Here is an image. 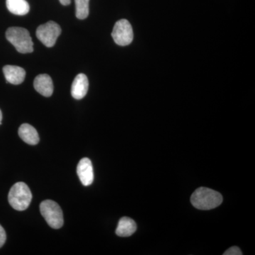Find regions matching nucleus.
Returning a JSON list of instances; mask_svg holds the SVG:
<instances>
[{
	"label": "nucleus",
	"mask_w": 255,
	"mask_h": 255,
	"mask_svg": "<svg viewBox=\"0 0 255 255\" xmlns=\"http://www.w3.org/2000/svg\"><path fill=\"white\" fill-rule=\"evenodd\" d=\"M192 205L199 210H211L222 204L223 196L218 191L206 187L196 189L191 197Z\"/></svg>",
	"instance_id": "nucleus-1"
},
{
	"label": "nucleus",
	"mask_w": 255,
	"mask_h": 255,
	"mask_svg": "<svg viewBox=\"0 0 255 255\" xmlns=\"http://www.w3.org/2000/svg\"><path fill=\"white\" fill-rule=\"evenodd\" d=\"M6 38L18 53H29L33 51V43L29 32L26 28L11 27L6 32Z\"/></svg>",
	"instance_id": "nucleus-2"
},
{
	"label": "nucleus",
	"mask_w": 255,
	"mask_h": 255,
	"mask_svg": "<svg viewBox=\"0 0 255 255\" xmlns=\"http://www.w3.org/2000/svg\"><path fill=\"white\" fill-rule=\"evenodd\" d=\"M8 200L13 209L16 211H24L31 204V191L25 183H16L10 189Z\"/></svg>",
	"instance_id": "nucleus-3"
},
{
	"label": "nucleus",
	"mask_w": 255,
	"mask_h": 255,
	"mask_svg": "<svg viewBox=\"0 0 255 255\" xmlns=\"http://www.w3.org/2000/svg\"><path fill=\"white\" fill-rule=\"evenodd\" d=\"M40 211L47 223L52 228L59 229L63 226V211L55 201H43L40 205Z\"/></svg>",
	"instance_id": "nucleus-4"
},
{
	"label": "nucleus",
	"mask_w": 255,
	"mask_h": 255,
	"mask_svg": "<svg viewBox=\"0 0 255 255\" xmlns=\"http://www.w3.org/2000/svg\"><path fill=\"white\" fill-rule=\"evenodd\" d=\"M61 31V28L58 23L50 21L38 26L36 36L44 46L50 48L54 46Z\"/></svg>",
	"instance_id": "nucleus-5"
},
{
	"label": "nucleus",
	"mask_w": 255,
	"mask_h": 255,
	"mask_svg": "<svg viewBox=\"0 0 255 255\" xmlns=\"http://www.w3.org/2000/svg\"><path fill=\"white\" fill-rule=\"evenodd\" d=\"M112 36L114 42L119 46L130 44L133 40V32L130 22L127 19L119 20L114 25Z\"/></svg>",
	"instance_id": "nucleus-6"
},
{
	"label": "nucleus",
	"mask_w": 255,
	"mask_h": 255,
	"mask_svg": "<svg viewBox=\"0 0 255 255\" xmlns=\"http://www.w3.org/2000/svg\"><path fill=\"white\" fill-rule=\"evenodd\" d=\"M77 173L84 186L91 185L94 181L93 166L91 160L87 157L82 158L78 164Z\"/></svg>",
	"instance_id": "nucleus-7"
},
{
	"label": "nucleus",
	"mask_w": 255,
	"mask_h": 255,
	"mask_svg": "<svg viewBox=\"0 0 255 255\" xmlns=\"http://www.w3.org/2000/svg\"><path fill=\"white\" fill-rule=\"evenodd\" d=\"M88 89V78L85 74H79L72 85L71 95L75 100H82L86 96Z\"/></svg>",
	"instance_id": "nucleus-8"
},
{
	"label": "nucleus",
	"mask_w": 255,
	"mask_h": 255,
	"mask_svg": "<svg viewBox=\"0 0 255 255\" xmlns=\"http://www.w3.org/2000/svg\"><path fill=\"white\" fill-rule=\"evenodd\" d=\"M35 90L44 97H49L53 95V80L47 74L38 75L33 82Z\"/></svg>",
	"instance_id": "nucleus-9"
},
{
	"label": "nucleus",
	"mask_w": 255,
	"mask_h": 255,
	"mask_svg": "<svg viewBox=\"0 0 255 255\" xmlns=\"http://www.w3.org/2000/svg\"><path fill=\"white\" fill-rule=\"evenodd\" d=\"M3 73L6 81L12 85H20L26 77L24 69L15 65H6L3 68Z\"/></svg>",
	"instance_id": "nucleus-10"
},
{
	"label": "nucleus",
	"mask_w": 255,
	"mask_h": 255,
	"mask_svg": "<svg viewBox=\"0 0 255 255\" xmlns=\"http://www.w3.org/2000/svg\"><path fill=\"white\" fill-rule=\"evenodd\" d=\"M18 132L21 140L28 145H35L39 142L40 138L38 132L30 124H22L18 128Z\"/></svg>",
	"instance_id": "nucleus-11"
},
{
	"label": "nucleus",
	"mask_w": 255,
	"mask_h": 255,
	"mask_svg": "<svg viewBox=\"0 0 255 255\" xmlns=\"http://www.w3.org/2000/svg\"><path fill=\"white\" fill-rule=\"evenodd\" d=\"M136 223L128 217L122 218L119 221L116 233L119 237H129L136 231Z\"/></svg>",
	"instance_id": "nucleus-12"
},
{
	"label": "nucleus",
	"mask_w": 255,
	"mask_h": 255,
	"mask_svg": "<svg viewBox=\"0 0 255 255\" xmlns=\"http://www.w3.org/2000/svg\"><path fill=\"white\" fill-rule=\"evenodd\" d=\"M6 7L10 12L15 15L27 14L30 10V6L26 0H6Z\"/></svg>",
	"instance_id": "nucleus-13"
},
{
	"label": "nucleus",
	"mask_w": 255,
	"mask_h": 255,
	"mask_svg": "<svg viewBox=\"0 0 255 255\" xmlns=\"http://www.w3.org/2000/svg\"><path fill=\"white\" fill-rule=\"evenodd\" d=\"M76 6V16L79 19H85L89 16L90 0H75Z\"/></svg>",
	"instance_id": "nucleus-14"
},
{
	"label": "nucleus",
	"mask_w": 255,
	"mask_h": 255,
	"mask_svg": "<svg viewBox=\"0 0 255 255\" xmlns=\"http://www.w3.org/2000/svg\"><path fill=\"white\" fill-rule=\"evenodd\" d=\"M243 253L238 247L233 246L232 248H229L224 253L223 255H242Z\"/></svg>",
	"instance_id": "nucleus-15"
},
{
	"label": "nucleus",
	"mask_w": 255,
	"mask_h": 255,
	"mask_svg": "<svg viewBox=\"0 0 255 255\" xmlns=\"http://www.w3.org/2000/svg\"><path fill=\"white\" fill-rule=\"evenodd\" d=\"M6 239V233H5L4 228L0 225V248L4 246Z\"/></svg>",
	"instance_id": "nucleus-16"
},
{
	"label": "nucleus",
	"mask_w": 255,
	"mask_h": 255,
	"mask_svg": "<svg viewBox=\"0 0 255 255\" xmlns=\"http://www.w3.org/2000/svg\"><path fill=\"white\" fill-rule=\"evenodd\" d=\"M60 4L67 6L71 3V0H59Z\"/></svg>",
	"instance_id": "nucleus-17"
},
{
	"label": "nucleus",
	"mask_w": 255,
	"mask_h": 255,
	"mask_svg": "<svg viewBox=\"0 0 255 255\" xmlns=\"http://www.w3.org/2000/svg\"><path fill=\"white\" fill-rule=\"evenodd\" d=\"M1 120H2V114H1V110H0V125L1 124Z\"/></svg>",
	"instance_id": "nucleus-18"
}]
</instances>
